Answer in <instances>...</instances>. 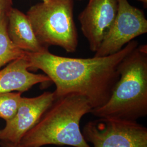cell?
<instances>
[{
    "instance_id": "9c48e42d",
    "label": "cell",
    "mask_w": 147,
    "mask_h": 147,
    "mask_svg": "<svg viewBox=\"0 0 147 147\" xmlns=\"http://www.w3.org/2000/svg\"><path fill=\"white\" fill-rule=\"evenodd\" d=\"M30 69L25 56L0 70V94L14 91L22 93L36 84L51 81L45 74L32 73L29 71Z\"/></svg>"
},
{
    "instance_id": "2e32d148",
    "label": "cell",
    "mask_w": 147,
    "mask_h": 147,
    "mask_svg": "<svg viewBox=\"0 0 147 147\" xmlns=\"http://www.w3.org/2000/svg\"><path fill=\"white\" fill-rule=\"evenodd\" d=\"M42 1L43 2H47L48 0H42Z\"/></svg>"
},
{
    "instance_id": "7a4b0ae2",
    "label": "cell",
    "mask_w": 147,
    "mask_h": 147,
    "mask_svg": "<svg viewBox=\"0 0 147 147\" xmlns=\"http://www.w3.org/2000/svg\"><path fill=\"white\" fill-rule=\"evenodd\" d=\"M92 107L84 96L72 93L56 98L37 124L23 136L22 147H41L49 144L91 147L80 123Z\"/></svg>"
},
{
    "instance_id": "8992f818",
    "label": "cell",
    "mask_w": 147,
    "mask_h": 147,
    "mask_svg": "<svg viewBox=\"0 0 147 147\" xmlns=\"http://www.w3.org/2000/svg\"><path fill=\"white\" fill-rule=\"evenodd\" d=\"M146 33L147 20L143 11L131 5L128 0H118L116 18L94 56L118 53L127 43Z\"/></svg>"
},
{
    "instance_id": "ba28073f",
    "label": "cell",
    "mask_w": 147,
    "mask_h": 147,
    "mask_svg": "<svg viewBox=\"0 0 147 147\" xmlns=\"http://www.w3.org/2000/svg\"><path fill=\"white\" fill-rule=\"evenodd\" d=\"M118 0H89L79 16L83 35L95 53L116 18Z\"/></svg>"
},
{
    "instance_id": "52a82bcc",
    "label": "cell",
    "mask_w": 147,
    "mask_h": 147,
    "mask_svg": "<svg viewBox=\"0 0 147 147\" xmlns=\"http://www.w3.org/2000/svg\"><path fill=\"white\" fill-rule=\"evenodd\" d=\"M56 99L54 92H45L33 98L21 97L16 115L0 130V141L19 144Z\"/></svg>"
},
{
    "instance_id": "4fadbf2b",
    "label": "cell",
    "mask_w": 147,
    "mask_h": 147,
    "mask_svg": "<svg viewBox=\"0 0 147 147\" xmlns=\"http://www.w3.org/2000/svg\"><path fill=\"white\" fill-rule=\"evenodd\" d=\"M13 0H0V15L5 13L8 15L13 7Z\"/></svg>"
},
{
    "instance_id": "3957f363",
    "label": "cell",
    "mask_w": 147,
    "mask_h": 147,
    "mask_svg": "<svg viewBox=\"0 0 147 147\" xmlns=\"http://www.w3.org/2000/svg\"><path fill=\"white\" fill-rule=\"evenodd\" d=\"M110 98L90 113L98 118L136 121L147 115V47L138 46L119 65Z\"/></svg>"
},
{
    "instance_id": "e0dca14e",
    "label": "cell",
    "mask_w": 147,
    "mask_h": 147,
    "mask_svg": "<svg viewBox=\"0 0 147 147\" xmlns=\"http://www.w3.org/2000/svg\"><path fill=\"white\" fill-rule=\"evenodd\" d=\"M78 1H81V0H78Z\"/></svg>"
},
{
    "instance_id": "8fae6325",
    "label": "cell",
    "mask_w": 147,
    "mask_h": 147,
    "mask_svg": "<svg viewBox=\"0 0 147 147\" xmlns=\"http://www.w3.org/2000/svg\"><path fill=\"white\" fill-rule=\"evenodd\" d=\"M8 15H0V69L19 58L24 57L26 51L17 47L9 39L7 33Z\"/></svg>"
},
{
    "instance_id": "30bf717a",
    "label": "cell",
    "mask_w": 147,
    "mask_h": 147,
    "mask_svg": "<svg viewBox=\"0 0 147 147\" xmlns=\"http://www.w3.org/2000/svg\"><path fill=\"white\" fill-rule=\"evenodd\" d=\"M7 33L11 41L25 51L40 53L48 49L38 40L26 14L14 8L8 15Z\"/></svg>"
},
{
    "instance_id": "5b68a950",
    "label": "cell",
    "mask_w": 147,
    "mask_h": 147,
    "mask_svg": "<svg viewBox=\"0 0 147 147\" xmlns=\"http://www.w3.org/2000/svg\"><path fill=\"white\" fill-rule=\"evenodd\" d=\"M82 135L93 147H147V129L136 121L99 118L84 125Z\"/></svg>"
},
{
    "instance_id": "277c9868",
    "label": "cell",
    "mask_w": 147,
    "mask_h": 147,
    "mask_svg": "<svg viewBox=\"0 0 147 147\" xmlns=\"http://www.w3.org/2000/svg\"><path fill=\"white\" fill-rule=\"evenodd\" d=\"M74 0H48L32 6L27 12L34 34L43 46H56L68 53L78 47L74 19Z\"/></svg>"
},
{
    "instance_id": "9a60e30c",
    "label": "cell",
    "mask_w": 147,
    "mask_h": 147,
    "mask_svg": "<svg viewBox=\"0 0 147 147\" xmlns=\"http://www.w3.org/2000/svg\"><path fill=\"white\" fill-rule=\"evenodd\" d=\"M138 1L142 2V3L143 4V5L144 7L147 8V0H138Z\"/></svg>"
},
{
    "instance_id": "6da1fadb",
    "label": "cell",
    "mask_w": 147,
    "mask_h": 147,
    "mask_svg": "<svg viewBox=\"0 0 147 147\" xmlns=\"http://www.w3.org/2000/svg\"><path fill=\"white\" fill-rule=\"evenodd\" d=\"M138 46L132 40L118 53L104 57L81 58L66 57L45 50L27 52L30 68L39 69L56 86V98L76 93L88 100L92 109L99 107L110 98L120 76L119 65Z\"/></svg>"
},
{
    "instance_id": "7c38bea8",
    "label": "cell",
    "mask_w": 147,
    "mask_h": 147,
    "mask_svg": "<svg viewBox=\"0 0 147 147\" xmlns=\"http://www.w3.org/2000/svg\"><path fill=\"white\" fill-rule=\"evenodd\" d=\"M20 92H8L0 94V118L10 121L18 110L21 98Z\"/></svg>"
},
{
    "instance_id": "5bb4252c",
    "label": "cell",
    "mask_w": 147,
    "mask_h": 147,
    "mask_svg": "<svg viewBox=\"0 0 147 147\" xmlns=\"http://www.w3.org/2000/svg\"><path fill=\"white\" fill-rule=\"evenodd\" d=\"M0 147H22L19 144H14L6 141H0Z\"/></svg>"
}]
</instances>
